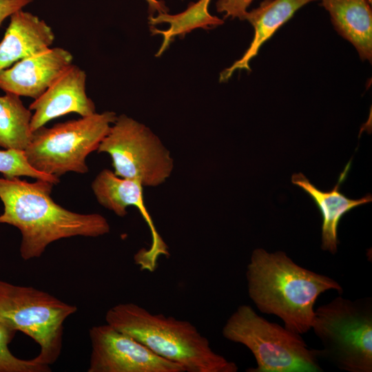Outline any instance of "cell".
Returning a JSON list of instances; mask_svg holds the SVG:
<instances>
[{
	"label": "cell",
	"instance_id": "6da1fadb",
	"mask_svg": "<svg viewBox=\"0 0 372 372\" xmlns=\"http://www.w3.org/2000/svg\"><path fill=\"white\" fill-rule=\"evenodd\" d=\"M53 183L37 179L29 183L0 178V199L4 209L0 223L18 228L22 236L20 255L24 260L39 258L52 242L74 236L99 237L110 226L99 214L69 211L50 196Z\"/></svg>",
	"mask_w": 372,
	"mask_h": 372
},
{
	"label": "cell",
	"instance_id": "7a4b0ae2",
	"mask_svg": "<svg viewBox=\"0 0 372 372\" xmlns=\"http://www.w3.org/2000/svg\"><path fill=\"white\" fill-rule=\"evenodd\" d=\"M248 295L263 313L275 315L289 330L303 334L311 329L314 305L329 290L342 293L334 279L296 264L285 252L255 249L247 266Z\"/></svg>",
	"mask_w": 372,
	"mask_h": 372
},
{
	"label": "cell",
	"instance_id": "3957f363",
	"mask_svg": "<svg viewBox=\"0 0 372 372\" xmlns=\"http://www.w3.org/2000/svg\"><path fill=\"white\" fill-rule=\"evenodd\" d=\"M105 322L155 354L180 365L185 372H236L237 364L215 352L208 339L187 320L153 313L133 302L118 303Z\"/></svg>",
	"mask_w": 372,
	"mask_h": 372
},
{
	"label": "cell",
	"instance_id": "277c9868",
	"mask_svg": "<svg viewBox=\"0 0 372 372\" xmlns=\"http://www.w3.org/2000/svg\"><path fill=\"white\" fill-rule=\"evenodd\" d=\"M223 336L250 350L257 366L247 372H320L318 349H310L300 334L271 322L249 305H240L222 329Z\"/></svg>",
	"mask_w": 372,
	"mask_h": 372
},
{
	"label": "cell",
	"instance_id": "5b68a950",
	"mask_svg": "<svg viewBox=\"0 0 372 372\" xmlns=\"http://www.w3.org/2000/svg\"><path fill=\"white\" fill-rule=\"evenodd\" d=\"M323 358L347 372L372 371V302L342 296L315 309L311 326Z\"/></svg>",
	"mask_w": 372,
	"mask_h": 372
},
{
	"label": "cell",
	"instance_id": "8992f818",
	"mask_svg": "<svg viewBox=\"0 0 372 372\" xmlns=\"http://www.w3.org/2000/svg\"><path fill=\"white\" fill-rule=\"evenodd\" d=\"M76 310L46 291L0 280V323L39 344L40 351L33 358L39 363L50 366L58 360L64 322Z\"/></svg>",
	"mask_w": 372,
	"mask_h": 372
},
{
	"label": "cell",
	"instance_id": "52a82bcc",
	"mask_svg": "<svg viewBox=\"0 0 372 372\" xmlns=\"http://www.w3.org/2000/svg\"><path fill=\"white\" fill-rule=\"evenodd\" d=\"M116 117L114 112H95L50 128L43 126L32 132L26 159L38 172L58 178L69 172L87 173V156L97 150Z\"/></svg>",
	"mask_w": 372,
	"mask_h": 372
},
{
	"label": "cell",
	"instance_id": "ba28073f",
	"mask_svg": "<svg viewBox=\"0 0 372 372\" xmlns=\"http://www.w3.org/2000/svg\"><path fill=\"white\" fill-rule=\"evenodd\" d=\"M98 153L108 154L114 173L143 187H156L170 176L174 161L159 138L125 114L117 116L100 143Z\"/></svg>",
	"mask_w": 372,
	"mask_h": 372
},
{
	"label": "cell",
	"instance_id": "9c48e42d",
	"mask_svg": "<svg viewBox=\"0 0 372 372\" xmlns=\"http://www.w3.org/2000/svg\"><path fill=\"white\" fill-rule=\"evenodd\" d=\"M91 353L87 372H185L132 336L108 324L89 331Z\"/></svg>",
	"mask_w": 372,
	"mask_h": 372
},
{
	"label": "cell",
	"instance_id": "30bf717a",
	"mask_svg": "<svg viewBox=\"0 0 372 372\" xmlns=\"http://www.w3.org/2000/svg\"><path fill=\"white\" fill-rule=\"evenodd\" d=\"M143 188L138 182L119 177L107 169L102 170L92 183V189L99 204L118 216H126L127 208L130 206L138 209L149 227L152 243L148 249L138 250L134 260L141 270L153 272L159 258L162 256L168 257L169 254L145 205Z\"/></svg>",
	"mask_w": 372,
	"mask_h": 372
},
{
	"label": "cell",
	"instance_id": "8fae6325",
	"mask_svg": "<svg viewBox=\"0 0 372 372\" xmlns=\"http://www.w3.org/2000/svg\"><path fill=\"white\" fill-rule=\"evenodd\" d=\"M86 73L72 64L30 106V129L33 132L50 121L70 113L81 116L96 112L93 101L86 93Z\"/></svg>",
	"mask_w": 372,
	"mask_h": 372
},
{
	"label": "cell",
	"instance_id": "7c38bea8",
	"mask_svg": "<svg viewBox=\"0 0 372 372\" xmlns=\"http://www.w3.org/2000/svg\"><path fill=\"white\" fill-rule=\"evenodd\" d=\"M72 61L68 50L50 48L1 71L0 88L5 92L36 99L72 64Z\"/></svg>",
	"mask_w": 372,
	"mask_h": 372
},
{
	"label": "cell",
	"instance_id": "4fadbf2b",
	"mask_svg": "<svg viewBox=\"0 0 372 372\" xmlns=\"http://www.w3.org/2000/svg\"><path fill=\"white\" fill-rule=\"evenodd\" d=\"M10 19L0 42V72L14 63L50 48L55 39L52 28L31 12L20 10Z\"/></svg>",
	"mask_w": 372,
	"mask_h": 372
},
{
	"label": "cell",
	"instance_id": "5bb4252c",
	"mask_svg": "<svg viewBox=\"0 0 372 372\" xmlns=\"http://www.w3.org/2000/svg\"><path fill=\"white\" fill-rule=\"evenodd\" d=\"M315 0H264L260 5L251 11L242 10L234 14L247 20L254 27V37L249 48L243 56L220 75V81H227L238 70L250 71L249 62L258 52L261 45L288 21L302 7Z\"/></svg>",
	"mask_w": 372,
	"mask_h": 372
},
{
	"label": "cell",
	"instance_id": "9a60e30c",
	"mask_svg": "<svg viewBox=\"0 0 372 372\" xmlns=\"http://www.w3.org/2000/svg\"><path fill=\"white\" fill-rule=\"evenodd\" d=\"M351 161L340 174L338 183L329 191H322L313 185L302 173L293 174V184L302 189L314 201L322 217L321 248L335 254L339 243L338 227L342 216L356 207L371 202L368 194L359 199H350L340 191V184L346 179Z\"/></svg>",
	"mask_w": 372,
	"mask_h": 372
},
{
	"label": "cell",
	"instance_id": "2e32d148",
	"mask_svg": "<svg viewBox=\"0 0 372 372\" xmlns=\"http://www.w3.org/2000/svg\"><path fill=\"white\" fill-rule=\"evenodd\" d=\"M320 1L337 32L357 50L360 59L372 60V10L370 0Z\"/></svg>",
	"mask_w": 372,
	"mask_h": 372
},
{
	"label": "cell",
	"instance_id": "e0dca14e",
	"mask_svg": "<svg viewBox=\"0 0 372 372\" xmlns=\"http://www.w3.org/2000/svg\"><path fill=\"white\" fill-rule=\"evenodd\" d=\"M209 1L210 0H199L196 3H192L186 10L177 14L172 15L167 12L158 13L156 17H149V23L152 26L162 23H168L170 25L169 28L165 30L151 28L152 34H161L163 37L156 56L161 55L177 36L184 37L198 28L209 30L224 23L223 20L211 15L208 12Z\"/></svg>",
	"mask_w": 372,
	"mask_h": 372
},
{
	"label": "cell",
	"instance_id": "ac0fdd59",
	"mask_svg": "<svg viewBox=\"0 0 372 372\" xmlns=\"http://www.w3.org/2000/svg\"><path fill=\"white\" fill-rule=\"evenodd\" d=\"M32 115L19 96L10 92L0 96V147L24 152L32 137Z\"/></svg>",
	"mask_w": 372,
	"mask_h": 372
},
{
	"label": "cell",
	"instance_id": "d6986e66",
	"mask_svg": "<svg viewBox=\"0 0 372 372\" xmlns=\"http://www.w3.org/2000/svg\"><path fill=\"white\" fill-rule=\"evenodd\" d=\"M16 331L0 323V372H49V365L36 362L34 359L23 360L15 356L9 344Z\"/></svg>",
	"mask_w": 372,
	"mask_h": 372
},
{
	"label": "cell",
	"instance_id": "ffe728a7",
	"mask_svg": "<svg viewBox=\"0 0 372 372\" xmlns=\"http://www.w3.org/2000/svg\"><path fill=\"white\" fill-rule=\"evenodd\" d=\"M0 173L6 178L29 176L36 179L49 181L53 184L59 183V178L50 176L32 167L28 163L23 151L8 149L0 150Z\"/></svg>",
	"mask_w": 372,
	"mask_h": 372
},
{
	"label": "cell",
	"instance_id": "44dd1931",
	"mask_svg": "<svg viewBox=\"0 0 372 372\" xmlns=\"http://www.w3.org/2000/svg\"><path fill=\"white\" fill-rule=\"evenodd\" d=\"M33 0H0V25L3 21L12 14L23 10Z\"/></svg>",
	"mask_w": 372,
	"mask_h": 372
},
{
	"label": "cell",
	"instance_id": "7402d4cb",
	"mask_svg": "<svg viewBox=\"0 0 372 372\" xmlns=\"http://www.w3.org/2000/svg\"><path fill=\"white\" fill-rule=\"evenodd\" d=\"M146 1L148 3L149 10L152 13H154L155 12H158V13H167L168 12V8L163 1L146 0Z\"/></svg>",
	"mask_w": 372,
	"mask_h": 372
},
{
	"label": "cell",
	"instance_id": "603a6c76",
	"mask_svg": "<svg viewBox=\"0 0 372 372\" xmlns=\"http://www.w3.org/2000/svg\"><path fill=\"white\" fill-rule=\"evenodd\" d=\"M370 1H371V0H370Z\"/></svg>",
	"mask_w": 372,
	"mask_h": 372
}]
</instances>
